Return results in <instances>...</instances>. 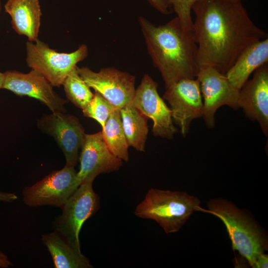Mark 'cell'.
<instances>
[{"instance_id": "1", "label": "cell", "mask_w": 268, "mask_h": 268, "mask_svg": "<svg viewBox=\"0 0 268 268\" xmlns=\"http://www.w3.org/2000/svg\"><path fill=\"white\" fill-rule=\"evenodd\" d=\"M241 0H198L192 33L199 67L210 66L225 74L250 45L268 38L252 20Z\"/></svg>"}, {"instance_id": "2", "label": "cell", "mask_w": 268, "mask_h": 268, "mask_svg": "<svg viewBox=\"0 0 268 268\" xmlns=\"http://www.w3.org/2000/svg\"><path fill=\"white\" fill-rule=\"evenodd\" d=\"M138 20L148 54L165 88L180 79L196 78L199 69L198 46L192 31L185 30L177 16L159 25L143 16Z\"/></svg>"}, {"instance_id": "3", "label": "cell", "mask_w": 268, "mask_h": 268, "mask_svg": "<svg viewBox=\"0 0 268 268\" xmlns=\"http://www.w3.org/2000/svg\"><path fill=\"white\" fill-rule=\"evenodd\" d=\"M208 209L200 211L220 219L226 228L234 251L246 259L253 268L260 255L268 250L266 235L250 216L227 200L217 199L207 203Z\"/></svg>"}, {"instance_id": "4", "label": "cell", "mask_w": 268, "mask_h": 268, "mask_svg": "<svg viewBox=\"0 0 268 268\" xmlns=\"http://www.w3.org/2000/svg\"><path fill=\"white\" fill-rule=\"evenodd\" d=\"M200 201L180 191L151 188L136 206V216L155 220L166 234L178 231L193 212L200 211Z\"/></svg>"}, {"instance_id": "5", "label": "cell", "mask_w": 268, "mask_h": 268, "mask_svg": "<svg viewBox=\"0 0 268 268\" xmlns=\"http://www.w3.org/2000/svg\"><path fill=\"white\" fill-rule=\"evenodd\" d=\"M92 182L82 183L61 207L62 212L53 222L59 233L76 250L81 252L79 235L83 223L99 209V196Z\"/></svg>"}, {"instance_id": "6", "label": "cell", "mask_w": 268, "mask_h": 268, "mask_svg": "<svg viewBox=\"0 0 268 268\" xmlns=\"http://www.w3.org/2000/svg\"><path fill=\"white\" fill-rule=\"evenodd\" d=\"M26 51L28 66L43 75L55 87H60L76 64L88 55L85 44L71 53H59L38 39L34 42H27Z\"/></svg>"}, {"instance_id": "7", "label": "cell", "mask_w": 268, "mask_h": 268, "mask_svg": "<svg viewBox=\"0 0 268 268\" xmlns=\"http://www.w3.org/2000/svg\"><path fill=\"white\" fill-rule=\"evenodd\" d=\"M74 167L65 166L53 171L22 191L24 203L30 207L44 205L62 207L81 184Z\"/></svg>"}, {"instance_id": "8", "label": "cell", "mask_w": 268, "mask_h": 268, "mask_svg": "<svg viewBox=\"0 0 268 268\" xmlns=\"http://www.w3.org/2000/svg\"><path fill=\"white\" fill-rule=\"evenodd\" d=\"M196 78L203 98V116L206 126H215V114L221 106L227 105L237 110L240 89L234 87L225 74L210 66L199 67Z\"/></svg>"}, {"instance_id": "9", "label": "cell", "mask_w": 268, "mask_h": 268, "mask_svg": "<svg viewBox=\"0 0 268 268\" xmlns=\"http://www.w3.org/2000/svg\"><path fill=\"white\" fill-rule=\"evenodd\" d=\"M76 69L87 85L101 95L115 108L121 109L132 103L135 89V77L114 67H105L98 72L87 67Z\"/></svg>"}, {"instance_id": "10", "label": "cell", "mask_w": 268, "mask_h": 268, "mask_svg": "<svg viewBox=\"0 0 268 268\" xmlns=\"http://www.w3.org/2000/svg\"><path fill=\"white\" fill-rule=\"evenodd\" d=\"M37 123L41 131L56 141L65 155V166L75 167L85 134L78 119L66 112H52L43 115Z\"/></svg>"}, {"instance_id": "11", "label": "cell", "mask_w": 268, "mask_h": 268, "mask_svg": "<svg viewBox=\"0 0 268 268\" xmlns=\"http://www.w3.org/2000/svg\"><path fill=\"white\" fill-rule=\"evenodd\" d=\"M165 89L163 98L170 106L173 121L186 135L192 121L203 116L200 83L197 78H183Z\"/></svg>"}, {"instance_id": "12", "label": "cell", "mask_w": 268, "mask_h": 268, "mask_svg": "<svg viewBox=\"0 0 268 268\" xmlns=\"http://www.w3.org/2000/svg\"><path fill=\"white\" fill-rule=\"evenodd\" d=\"M158 86L148 74H145L135 89L132 104L142 115L152 120L154 135L171 139L178 130L173 124L170 109L158 94Z\"/></svg>"}, {"instance_id": "13", "label": "cell", "mask_w": 268, "mask_h": 268, "mask_svg": "<svg viewBox=\"0 0 268 268\" xmlns=\"http://www.w3.org/2000/svg\"><path fill=\"white\" fill-rule=\"evenodd\" d=\"M1 89L9 90L17 95L27 96L44 104L52 113L66 112L67 101L54 90L49 81L38 71L31 69L27 73L16 70L3 73Z\"/></svg>"}, {"instance_id": "14", "label": "cell", "mask_w": 268, "mask_h": 268, "mask_svg": "<svg viewBox=\"0 0 268 268\" xmlns=\"http://www.w3.org/2000/svg\"><path fill=\"white\" fill-rule=\"evenodd\" d=\"M80 149V166L77 175L81 184L93 182L98 175L117 171L123 164L122 160L108 148L101 132L85 134Z\"/></svg>"}, {"instance_id": "15", "label": "cell", "mask_w": 268, "mask_h": 268, "mask_svg": "<svg viewBox=\"0 0 268 268\" xmlns=\"http://www.w3.org/2000/svg\"><path fill=\"white\" fill-rule=\"evenodd\" d=\"M238 107L246 116L257 121L265 135L268 134V64L258 68L239 91Z\"/></svg>"}, {"instance_id": "16", "label": "cell", "mask_w": 268, "mask_h": 268, "mask_svg": "<svg viewBox=\"0 0 268 268\" xmlns=\"http://www.w3.org/2000/svg\"><path fill=\"white\" fill-rule=\"evenodd\" d=\"M5 11L11 18L15 32L35 42L38 39L42 12L39 0H8Z\"/></svg>"}, {"instance_id": "17", "label": "cell", "mask_w": 268, "mask_h": 268, "mask_svg": "<svg viewBox=\"0 0 268 268\" xmlns=\"http://www.w3.org/2000/svg\"><path fill=\"white\" fill-rule=\"evenodd\" d=\"M268 63V38L256 42L246 47L225 73L231 83L240 89L250 75Z\"/></svg>"}, {"instance_id": "18", "label": "cell", "mask_w": 268, "mask_h": 268, "mask_svg": "<svg viewBox=\"0 0 268 268\" xmlns=\"http://www.w3.org/2000/svg\"><path fill=\"white\" fill-rule=\"evenodd\" d=\"M41 241L50 254L55 268H91L89 259L71 247L54 231L41 235Z\"/></svg>"}, {"instance_id": "19", "label": "cell", "mask_w": 268, "mask_h": 268, "mask_svg": "<svg viewBox=\"0 0 268 268\" xmlns=\"http://www.w3.org/2000/svg\"><path fill=\"white\" fill-rule=\"evenodd\" d=\"M122 124L129 146L144 151L148 134L147 118L132 103L120 109Z\"/></svg>"}, {"instance_id": "20", "label": "cell", "mask_w": 268, "mask_h": 268, "mask_svg": "<svg viewBox=\"0 0 268 268\" xmlns=\"http://www.w3.org/2000/svg\"><path fill=\"white\" fill-rule=\"evenodd\" d=\"M101 132L106 144L112 154L122 160L128 161L129 145L124 132L120 110H115Z\"/></svg>"}, {"instance_id": "21", "label": "cell", "mask_w": 268, "mask_h": 268, "mask_svg": "<svg viewBox=\"0 0 268 268\" xmlns=\"http://www.w3.org/2000/svg\"><path fill=\"white\" fill-rule=\"evenodd\" d=\"M62 85L67 99L82 110L93 97L90 88L79 75L76 67L66 77Z\"/></svg>"}, {"instance_id": "22", "label": "cell", "mask_w": 268, "mask_h": 268, "mask_svg": "<svg viewBox=\"0 0 268 268\" xmlns=\"http://www.w3.org/2000/svg\"><path fill=\"white\" fill-rule=\"evenodd\" d=\"M116 109L101 95L95 91L92 99L82 110V112L85 117L94 119L103 128Z\"/></svg>"}, {"instance_id": "23", "label": "cell", "mask_w": 268, "mask_h": 268, "mask_svg": "<svg viewBox=\"0 0 268 268\" xmlns=\"http://www.w3.org/2000/svg\"><path fill=\"white\" fill-rule=\"evenodd\" d=\"M198 0H169L170 4L184 28L192 31L193 20L192 9L193 4ZM242 1L248 0H241Z\"/></svg>"}, {"instance_id": "24", "label": "cell", "mask_w": 268, "mask_h": 268, "mask_svg": "<svg viewBox=\"0 0 268 268\" xmlns=\"http://www.w3.org/2000/svg\"><path fill=\"white\" fill-rule=\"evenodd\" d=\"M149 3L156 10L164 15L172 12V7L169 0H147Z\"/></svg>"}, {"instance_id": "25", "label": "cell", "mask_w": 268, "mask_h": 268, "mask_svg": "<svg viewBox=\"0 0 268 268\" xmlns=\"http://www.w3.org/2000/svg\"><path fill=\"white\" fill-rule=\"evenodd\" d=\"M17 199V195L14 193L0 191V202H12Z\"/></svg>"}, {"instance_id": "26", "label": "cell", "mask_w": 268, "mask_h": 268, "mask_svg": "<svg viewBox=\"0 0 268 268\" xmlns=\"http://www.w3.org/2000/svg\"><path fill=\"white\" fill-rule=\"evenodd\" d=\"M268 256L264 253L261 254L257 259L253 268H268Z\"/></svg>"}, {"instance_id": "27", "label": "cell", "mask_w": 268, "mask_h": 268, "mask_svg": "<svg viewBox=\"0 0 268 268\" xmlns=\"http://www.w3.org/2000/svg\"><path fill=\"white\" fill-rule=\"evenodd\" d=\"M12 266L7 256L0 250V268H7Z\"/></svg>"}, {"instance_id": "28", "label": "cell", "mask_w": 268, "mask_h": 268, "mask_svg": "<svg viewBox=\"0 0 268 268\" xmlns=\"http://www.w3.org/2000/svg\"><path fill=\"white\" fill-rule=\"evenodd\" d=\"M3 73L0 72V89H1V86L2 84V81L3 79Z\"/></svg>"}, {"instance_id": "29", "label": "cell", "mask_w": 268, "mask_h": 268, "mask_svg": "<svg viewBox=\"0 0 268 268\" xmlns=\"http://www.w3.org/2000/svg\"><path fill=\"white\" fill-rule=\"evenodd\" d=\"M1 0H0V11H1Z\"/></svg>"}]
</instances>
